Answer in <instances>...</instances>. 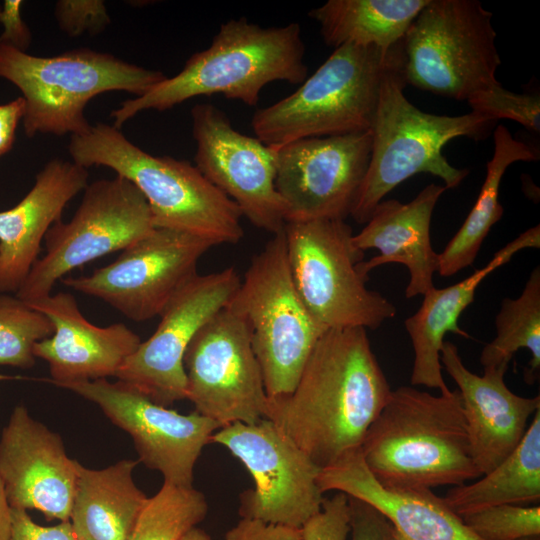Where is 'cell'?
<instances>
[{
	"label": "cell",
	"instance_id": "24",
	"mask_svg": "<svg viewBox=\"0 0 540 540\" xmlns=\"http://www.w3.org/2000/svg\"><path fill=\"white\" fill-rule=\"evenodd\" d=\"M445 190L444 185L432 183L408 203L388 199L377 205L366 226L352 237L356 248L379 251L359 263L363 275L368 277L378 266L398 263L409 271L406 298L424 295L435 287L433 276L439 261L432 247L430 225L433 210Z\"/></svg>",
	"mask_w": 540,
	"mask_h": 540
},
{
	"label": "cell",
	"instance_id": "31",
	"mask_svg": "<svg viewBox=\"0 0 540 540\" xmlns=\"http://www.w3.org/2000/svg\"><path fill=\"white\" fill-rule=\"evenodd\" d=\"M208 513L205 495L193 487L163 482L148 498L129 540H181Z\"/></svg>",
	"mask_w": 540,
	"mask_h": 540
},
{
	"label": "cell",
	"instance_id": "6",
	"mask_svg": "<svg viewBox=\"0 0 540 540\" xmlns=\"http://www.w3.org/2000/svg\"><path fill=\"white\" fill-rule=\"evenodd\" d=\"M403 63L402 41L391 49L338 47L292 94L258 109L252 129L274 148L300 139L369 131L382 80Z\"/></svg>",
	"mask_w": 540,
	"mask_h": 540
},
{
	"label": "cell",
	"instance_id": "32",
	"mask_svg": "<svg viewBox=\"0 0 540 540\" xmlns=\"http://www.w3.org/2000/svg\"><path fill=\"white\" fill-rule=\"evenodd\" d=\"M54 328L47 316L16 295L0 293V365L28 369L35 364L34 347Z\"/></svg>",
	"mask_w": 540,
	"mask_h": 540
},
{
	"label": "cell",
	"instance_id": "41",
	"mask_svg": "<svg viewBox=\"0 0 540 540\" xmlns=\"http://www.w3.org/2000/svg\"><path fill=\"white\" fill-rule=\"evenodd\" d=\"M26 103L18 97L5 104H0V156L11 150L18 123L23 119Z\"/></svg>",
	"mask_w": 540,
	"mask_h": 540
},
{
	"label": "cell",
	"instance_id": "35",
	"mask_svg": "<svg viewBox=\"0 0 540 540\" xmlns=\"http://www.w3.org/2000/svg\"><path fill=\"white\" fill-rule=\"evenodd\" d=\"M54 15L59 28L70 37L99 34L111 22L102 0H59Z\"/></svg>",
	"mask_w": 540,
	"mask_h": 540
},
{
	"label": "cell",
	"instance_id": "18",
	"mask_svg": "<svg viewBox=\"0 0 540 540\" xmlns=\"http://www.w3.org/2000/svg\"><path fill=\"white\" fill-rule=\"evenodd\" d=\"M196 168L259 229H284L285 207L275 186L276 149L237 131L210 103L191 110Z\"/></svg>",
	"mask_w": 540,
	"mask_h": 540
},
{
	"label": "cell",
	"instance_id": "33",
	"mask_svg": "<svg viewBox=\"0 0 540 540\" xmlns=\"http://www.w3.org/2000/svg\"><path fill=\"white\" fill-rule=\"evenodd\" d=\"M482 540H519L540 535V506L503 504L461 516Z\"/></svg>",
	"mask_w": 540,
	"mask_h": 540
},
{
	"label": "cell",
	"instance_id": "36",
	"mask_svg": "<svg viewBox=\"0 0 540 540\" xmlns=\"http://www.w3.org/2000/svg\"><path fill=\"white\" fill-rule=\"evenodd\" d=\"M349 520L348 496L337 492L324 498L321 511L300 528L302 540H347Z\"/></svg>",
	"mask_w": 540,
	"mask_h": 540
},
{
	"label": "cell",
	"instance_id": "15",
	"mask_svg": "<svg viewBox=\"0 0 540 540\" xmlns=\"http://www.w3.org/2000/svg\"><path fill=\"white\" fill-rule=\"evenodd\" d=\"M240 283L233 267L196 274L163 308L158 327L125 360L117 380L164 407L186 399L185 351L197 331L227 306Z\"/></svg>",
	"mask_w": 540,
	"mask_h": 540
},
{
	"label": "cell",
	"instance_id": "26",
	"mask_svg": "<svg viewBox=\"0 0 540 540\" xmlns=\"http://www.w3.org/2000/svg\"><path fill=\"white\" fill-rule=\"evenodd\" d=\"M137 460L103 469L77 463L70 523L77 540H129L148 497L133 479Z\"/></svg>",
	"mask_w": 540,
	"mask_h": 540
},
{
	"label": "cell",
	"instance_id": "3",
	"mask_svg": "<svg viewBox=\"0 0 540 540\" xmlns=\"http://www.w3.org/2000/svg\"><path fill=\"white\" fill-rule=\"evenodd\" d=\"M301 27H262L246 18L223 23L208 48L194 53L175 76L112 111L121 126L145 110H168L197 96L221 94L255 106L262 89L275 81L301 84L306 78Z\"/></svg>",
	"mask_w": 540,
	"mask_h": 540
},
{
	"label": "cell",
	"instance_id": "34",
	"mask_svg": "<svg viewBox=\"0 0 540 540\" xmlns=\"http://www.w3.org/2000/svg\"><path fill=\"white\" fill-rule=\"evenodd\" d=\"M472 111L495 120L510 119L525 128L540 131V97L538 93H515L500 82L480 89L468 99Z\"/></svg>",
	"mask_w": 540,
	"mask_h": 540
},
{
	"label": "cell",
	"instance_id": "8",
	"mask_svg": "<svg viewBox=\"0 0 540 540\" xmlns=\"http://www.w3.org/2000/svg\"><path fill=\"white\" fill-rule=\"evenodd\" d=\"M254 256L227 307L246 324L269 398L289 394L328 330L307 309L293 281L284 231Z\"/></svg>",
	"mask_w": 540,
	"mask_h": 540
},
{
	"label": "cell",
	"instance_id": "23",
	"mask_svg": "<svg viewBox=\"0 0 540 540\" xmlns=\"http://www.w3.org/2000/svg\"><path fill=\"white\" fill-rule=\"evenodd\" d=\"M88 176V169L73 161L53 159L20 202L0 211V293L16 294L39 259L48 230L86 188Z\"/></svg>",
	"mask_w": 540,
	"mask_h": 540
},
{
	"label": "cell",
	"instance_id": "13",
	"mask_svg": "<svg viewBox=\"0 0 540 540\" xmlns=\"http://www.w3.org/2000/svg\"><path fill=\"white\" fill-rule=\"evenodd\" d=\"M215 244L182 231L154 228L91 274L62 283L101 299L126 318L141 322L159 316L174 294L197 273L200 258Z\"/></svg>",
	"mask_w": 540,
	"mask_h": 540
},
{
	"label": "cell",
	"instance_id": "30",
	"mask_svg": "<svg viewBox=\"0 0 540 540\" xmlns=\"http://www.w3.org/2000/svg\"><path fill=\"white\" fill-rule=\"evenodd\" d=\"M496 337L481 351L483 369L508 366L521 348L531 352L524 381L533 384L540 372V268L532 270L521 295L504 298L495 318Z\"/></svg>",
	"mask_w": 540,
	"mask_h": 540
},
{
	"label": "cell",
	"instance_id": "10",
	"mask_svg": "<svg viewBox=\"0 0 540 540\" xmlns=\"http://www.w3.org/2000/svg\"><path fill=\"white\" fill-rule=\"evenodd\" d=\"M492 13L476 0H429L403 43L406 84L458 101L497 83Z\"/></svg>",
	"mask_w": 540,
	"mask_h": 540
},
{
	"label": "cell",
	"instance_id": "43",
	"mask_svg": "<svg viewBox=\"0 0 540 540\" xmlns=\"http://www.w3.org/2000/svg\"><path fill=\"white\" fill-rule=\"evenodd\" d=\"M181 540H212V538L197 526L188 531Z\"/></svg>",
	"mask_w": 540,
	"mask_h": 540
},
{
	"label": "cell",
	"instance_id": "7",
	"mask_svg": "<svg viewBox=\"0 0 540 540\" xmlns=\"http://www.w3.org/2000/svg\"><path fill=\"white\" fill-rule=\"evenodd\" d=\"M166 77L160 71L91 49L39 57L0 43V78L23 94L27 137L38 133L83 134L91 126L84 110L93 97L110 91H126L138 97Z\"/></svg>",
	"mask_w": 540,
	"mask_h": 540
},
{
	"label": "cell",
	"instance_id": "19",
	"mask_svg": "<svg viewBox=\"0 0 540 540\" xmlns=\"http://www.w3.org/2000/svg\"><path fill=\"white\" fill-rule=\"evenodd\" d=\"M59 434L17 405L0 438V479L12 509H36L47 520L69 521L77 479Z\"/></svg>",
	"mask_w": 540,
	"mask_h": 540
},
{
	"label": "cell",
	"instance_id": "28",
	"mask_svg": "<svg viewBox=\"0 0 540 540\" xmlns=\"http://www.w3.org/2000/svg\"><path fill=\"white\" fill-rule=\"evenodd\" d=\"M443 499L459 516L503 504H539L540 409L518 446L501 463L471 484L453 486Z\"/></svg>",
	"mask_w": 540,
	"mask_h": 540
},
{
	"label": "cell",
	"instance_id": "29",
	"mask_svg": "<svg viewBox=\"0 0 540 540\" xmlns=\"http://www.w3.org/2000/svg\"><path fill=\"white\" fill-rule=\"evenodd\" d=\"M494 152L487 162L486 177L478 198L462 226L438 253V270L442 277H450L473 264L491 227L502 217L499 189L507 168L517 161H535L538 150L512 137L503 125L493 132Z\"/></svg>",
	"mask_w": 540,
	"mask_h": 540
},
{
	"label": "cell",
	"instance_id": "4",
	"mask_svg": "<svg viewBox=\"0 0 540 540\" xmlns=\"http://www.w3.org/2000/svg\"><path fill=\"white\" fill-rule=\"evenodd\" d=\"M68 151L74 163L87 169L108 167L134 184L156 228L189 233L215 245L236 244L243 237L239 207L187 161L149 154L105 123L72 135Z\"/></svg>",
	"mask_w": 540,
	"mask_h": 540
},
{
	"label": "cell",
	"instance_id": "22",
	"mask_svg": "<svg viewBox=\"0 0 540 540\" xmlns=\"http://www.w3.org/2000/svg\"><path fill=\"white\" fill-rule=\"evenodd\" d=\"M317 484L324 494L337 491L378 509L392 526V540H482L432 489H389L364 463L361 448L322 468Z\"/></svg>",
	"mask_w": 540,
	"mask_h": 540
},
{
	"label": "cell",
	"instance_id": "20",
	"mask_svg": "<svg viewBox=\"0 0 540 540\" xmlns=\"http://www.w3.org/2000/svg\"><path fill=\"white\" fill-rule=\"evenodd\" d=\"M440 361L458 386L472 457L482 476L518 446L530 416L540 409V397L513 393L504 380L508 366L484 369L482 376L471 372L452 342H443Z\"/></svg>",
	"mask_w": 540,
	"mask_h": 540
},
{
	"label": "cell",
	"instance_id": "11",
	"mask_svg": "<svg viewBox=\"0 0 540 540\" xmlns=\"http://www.w3.org/2000/svg\"><path fill=\"white\" fill-rule=\"evenodd\" d=\"M154 228L148 203L134 184L119 175L96 180L84 189L73 217L48 230L45 255L15 295L25 303L44 298L73 269L124 250Z\"/></svg>",
	"mask_w": 540,
	"mask_h": 540
},
{
	"label": "cell",
	"instance_id": "9",
	"mask_svg": "<svg viewBox=\"0 0 540 540\" xmlns=\"http://www.w3.org/2000/svg\"><path fill=\"white\" fill-rule=\"evenodd\" d=\"M291 275L309 312L325 329H377L397 312L395 305L366 287L345 220L314 219L285 223Z\"/></svg>",
	"mask_w": 540,
	"mask_h": 540
},
{
	"label": "cell",
	"instance_id": "42",
	"mask_svg": "<svg viewBox=\"0 0 540 540\" xmlns=\"http://www.w3.org/2000/svg\"><path fill=\"white\" fill-rule=\"evenodd\" d=\"M11 507L0 479V540H9L11 534Z\"/></svg>",
	"mask_w": 540,
	"mask_h": 540
},
{
	"label": "cell",
	"instance_id": "38",
	"mask_svg": "<svg viewBox=\"0 0 540 540\" xmlns=\"http://www.w3.org/2000/svg\"><path fill=\"white\" fill-rule=\"evenodd\" d=\"M11 520L9 540H77L70 521L46 527L35 523L26 510L12 508Z\"/></svg>",
	"mask_w": 540,
	"mask_h": 540
},
{
	"label": "cell",
	"instance_id": "39",
	"mask_svg": "<svg viewBox=\"0 0 540 540\" xmlns=\"http://www.w3.org/2000/svg\"><path fill=\"white\" fill-rule=\"evenodd\" d=\"M21 0H4L0 9L2 33L0 43L26 52L31 43V33L22 18Z\"/></svg>",
	"mask_w": 540,
	"mask_h": 540
},
{
	"label": "cell",
	"instance_id": "2",
	"mask_svg": "<svg viewBox=\"0 0 540 540\" xmlns=\"http://www.w3.org/2000/svg\"><path fill=\"white\" fill-rule=\"evenodd\" d=\"M365 465L389 489L458 486L481 475L458 390H392L361 445Z\"/></svg>",
	"mask_w": 540,
	"mask_h": 540
},
{
	"label": "cell",
	"instance_id": "45",
	"mask_svg": "<svg viewBox=\"0 0 540 540\" xmlns=\"http://www.w3.org/2000/svg\"><path fill=\"white\" fill-rule=\"evenodd\" d=\"M0 9H1V5H0Z\"/></svg>",
	"mask_w": 540,
	"mask_h": 540
},
{
	"label": "cell",
	"instance_id": "44",
	"mask_svg": "<svg viewBox=\"0 0 540 540\" xmlns=\"http://www.w3.org/2000/svg\"><path fill=\"white\" fill-rule=\"evenodd\" d=\"M519 540H540V535L525 537V538H522V539H519Z\"/></svg>",
	"mask_w": 540,
	"mask_h": 540
},
{
	"label": "cell",
	"instance_id": "21",
	"mask_svg": "<svg viewBox=\"0 0 540 540\" xmlns=\"http://www.w3.org/2000/svg\"><path fill=\"white\" fill-rule=\"evenodd\" d=\"M27 304L47 316L53 325V334L36 343L34 355L48 363L50 381L57 386L115 377L142 342L124 323L105 327L90 323L68 292Z\"/></svg>",
	"mask_w": 540,
	"mask_h": 540
},
{
	"label": "cell",
	"instance_id": "16",
	"mask_svg": "<svg viewBox=\"0 0 540 540\" xmlns=\"http://www.w3.org/2000/svg\"><path fill=\"white\" fill-rule=\"evenodd\" d=\"M99 406L108 419L133 439L141 461L165 482L193 487L194 466L221 426L195 410L180 414L161 406L132 386L107 379L63 384Z\"/></svg>",
	"mask_w": 540,
	"mask_h": 540
},
{
	"label": "cell",
	"instance_id": "25",
	"mask_svg": "<svg viewBox=\"0 0 540 540\" xmlns=\"http://www.w3.org/2000/svg\"><path fill=\"white\" fill-rule=\"evenodd\" d=\"M540 247V226L527 229L497 251L482 268L462 281L446 288L433 287L423 295L417 312L404 321L411 339L414 360L410 383L413 386L449 390L442 375L440 350L444 336L452 332L465 338L471 336L458 325L462 312L473 302L480 283L500 266L508 263L519 251Z\"/></svg>",
	"mask_w": 540,
	"mask_h": 540
},
{
	"label": "cell",
	"instance_id": "27",
	"mask_svg": "<svg viewBox=\"0 0 540 540\" xmlns=\"http://www.w3.org/2000/svg\"><path fill=\"white\" fill-rule=\"evenodd\" d=\"M429 0H328L309 11L325 44L391 49Z\"/></svg>",
	"mask_w": 540,
	"mask_h": 540
},
{
	"label": "cell",
	"instance_id": "37",
	"mask_svg": "<svg viewBox=\"0 0 540 540\" xmlns=\"http://www.w3.org/2000/svg\"><path fill=\"white\" fill-rule=\"evenodd\" d=\"M351 540H392L388 519L371 504L348 496Z\"/></svg>",
	"mask_w": 540,
	"mask_h": 540
},
{
	"label": "cell",
	"instance_id": "14",
	"mask_svg": "<svg viewBox=\"0 0 540 540\" xmlns=\"http://www.w3.org/2000/svg\"><path fill=\"white\" fill-rule=\"evenodd\" d=\"M186 399L221 427L265 419L268 396L249 331L227 306L190 341L183 358Z\"/></svg>",
	"mask_w": 540,
	"mask_h": 540
},
{
	"label": "cell",
	"instance_id": "5",
	"mask_svg": "<svg viewBox=\"0 0 540 540\" xmlns=\"http://www.w3.org/2000/svg\"><path fill=\"white\" fill-rule=\"evenodd\" d=\"M404 63L385 74L371 126L368 168L350 216L366 223L377 205L400 183L419 173L440 178L446 189L456 188L467 169L452 166L444 145L457 137L483 140L498 120L471 111L448 116L421 111L404 95Z\"/></svg>",
	"mask_w": 540,
	"mask_h": 540
},
{
	"label": "cell",
	"instance_id": "40",
	"mask_svg": "<svg viewBox=\"0 0 540 540\" xmlns=\"http://www.w3.org/2000/svg\"><path fill=\"white\" fill-rule=\"evenodd\" d=\"M225 540H302L300 529L241 518L225 534Z\"/></svg>",
	"mask_w": 540,
	"mask_h": 540
},
{
	"label": "cell",
	"instance_id": "1",
	"mask_svg": "<svg viewBox=\"0 0 540 540\" xmlns=\"http://www.w3.org/2000/svg\"><path fill=\"white\" fill-rule=\"evenodd\" d=\"M391 393L366 329H328L294 389L268 397L265 419L322 469L361 448Z\"/></svg>",
	"mask_w": 540,
	"mask_h": 540
},
{
	"label": "cell",
	"instance_id": "17",
	"mask_svg": "<svg viewBox=\"0 0 540 540\" xmlns=\"http://www.w3.org/2000/svg\"><path fill=\"white\" fill-rule=\"evenodd\" d=\"M371 146L369 130L300 139L275 148V186L286 222L345 220L364 180Z\"/></svg>",
	"mask_w": 540,
	"mask_h": 540
},
{
	"label": "cell",
	"instance_id": "12",
	"mask_svg": "<svg viewBox=\"0 0 540 540\" xmlns=\"http://www.w3.org/2000/svg\"><path fill=\"white\" fill-rule=\"evenodd\" d=\"M210 443L228 449L253 478L239 496L241 518L300 529L321 511V469L268 419L221 427Z\"/></svg>",
	"mask_w": 540,
	"mask_h": 540
}]
</instances>
